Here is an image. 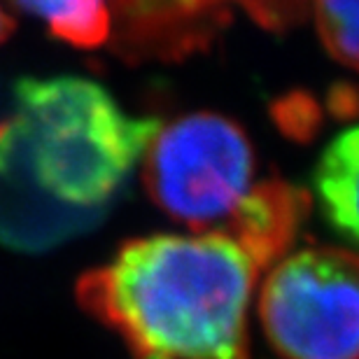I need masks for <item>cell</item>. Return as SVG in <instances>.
Here are the masks:
<instances>
[{
    "label": "cell",
    "instance_id": "obj_1",
    "mask_svg": "<svg viewBox=\"0 0 359 359\" xmlns=\"http://www.w3.org/2000/svg\"><path fill=\"white\" fill-rule=\"evenodd\" d=\"M262 269L222 231L154 233L82 273L77 301L135 359H250Z\"/></svg>",
    "mask_w": 359,
    "mask_h": 359
},
{
    "label": "cell",
    "instance_id": "obj_2",
    "mask_svg": "<svg viewBox=\"0 0 359 359\" xmlns=\"http://www.w3.org/2000/svg\"><path fill=\"white\" fill-rule=\"evenodd\" d=\"M7 121L21 161L47 196L73 210L105 212L159 131L131 117L110 91L77 75L21 77Z\"/></svg>",
    "mask_w": 359,
    "mask_h": 359
},
{
    "label": "cell",
    "instance_id": "obj_3",
    "mask_svg": "<svg viewBox=\"0 0 359 359\" xmlns=\"http://www.w3.org/2000/svg\"><path fill=\"white\" fill-rule=\"evenodd\" d=\"M255 149L238 121L217 112L177 117L147 145L142 182L168 217L222 231L252 189Z\"/></svg>",
    "mask_w": 359,
    "mask_h": 359
},
{
    "label": "cell",
    "instance_id": "obj_4",
    "mask_svg": "<svg viewBox=\"0 0 359 359\" xmlns=\"http://www.w3.org/2000/svg\"><path fill=\"white\" fill-rule=\"evenodd\" d=\"M259 322L280 359H359V255L304 248L269 269Z\"/></svg>",
    "mask_w": 359,
    "mask_h": 359
},
{
    "label": "cell",
    "instance_id": "obj_5",
    "mask_svg": "<svg viewBox=\"0 0 359 359\" xmlns=\"http://www.w3.org/2000/svg\"><path fill=\"white\" fill-rule=\"evenodd\" d=\"M231 0H110V47L131 66L182 63L231 26Z\"/></svg>",
    "mask_w": 359,
    "mask_h": 359
},
{
    "label": "cell",
    "instance_id": "obj_6",
    "mask_svg": "<svg viewBox=\"0 0 359 359\" xmlns=\"http://www.w3.org/2000/svg\"><path fill=\"white\" fill-rule=\"evenodd\" d=\"M105 212L73 210L47 196L21 161V154L0 121V243L12 250H49L100 224Z\"/></svg>",
    "mask_w": 359,
    "mask_h": 359
},
{
    "label": "cell",
    "instance_id": "obj_7",
    "mask_svg": "<svg viewBox=\"0 0 359 359\" xmlns=\"http://www.w3.org/2000/svg\"><path fill=\"white\" fill-rule=\"evenodd\" d=\"M311 210V194L280 177L264 180L245 194L222 229L257 262L262 271L290 255Z\"/></svg>",
    "mask_w": 359,
    "mask_h": 359
},
{
    "label": "cell",
    "instance_id": "obj_8",
    "mask_svg": "<svg viewBox=\"0 0 359 359\" xmlns=\"http://www.w3.org/2000/svg\"><path fill=\"white\" fill-rule=\"evenodd\" d=\"M313 189L334 231L359 245V126L325 147L313 170Z\"/></svg>",
    "mask_w": 359,
    "mask_h": 359
},
{
    "label": "cell",
    "instance_id": "obj_9",
    "mask_svg": "<svg viewBox=\"0 0 359 359\" xmlns=\"http://www.w3.org/2000/svg\"><path fill=\"white\" fill-rule=\"evenodd\" d=\"M40 21L49 33L77 49L110 42V0H12Z\"/></svg>",
    "mask_w": 359,
    "mask_h": 359
},
{
    "label": "cell",
    "instance_id": "obj_10",
    "mask_svg": "<svg viewBox=\"0 0 359 359\" xmlns=\"http://www.w3.org/2000/svg\"><path fill=\"white\" fill-rule=\"evenodd\" d=\"M322 45L343 66L359 70V0H313Z\"/></svg>",
    "mask_w": 359,
    "mask_h": 359
},
{
    "label": "cell",
    "instance_id": "obj_11",
    "mask_svg": "<svg viewBox=\"0 0 359 359\" xmlns=\"http://www.w3.org/2000/svg\"><path fill=\"white\" fill-rule=\"evenodd\" d=\"M271 114L280 131H283L287 138L299 140V142L313 140L320 131L322 119H325V112H322L320 103L311 93H304V91L287 93L285 98L276 100L271 107Z\"/></svg>",
    "mask_w": 359,
    "mask_h": 359
},
{
    "label": "cell",
    "instance_id": "obj_12",
    "mask_svg": "<svg viewBox=\"0 0 359 359\" xmlns=\"http://www.w3.org/2000/svg\"><path fill=\"white\" fill-rule=\"evenodd\" d=\"M243 7L257 26L271 33H287L304 24L313 0H233Z\"/></svg>",
    "mask_w": 359,
    "mask_h": 359
},
{
    "label": "cell",
    "instance_id": "obj_13",
    "mask_svg": "<svg viewBox=\"0 0 359 359\" xmlns=\"http://www.w3.org/2000/svg\"><path fill=\"white\" fill-rule=\"evenodd\" d=\"M327 105L334 117H339V119L359 117V89L355 84H348V82L336 84L332 93H329Z\"/></svg>",
    "mask_w": 359,
    "mask_h": 359
},
{
    "label": "cell",
    "instance_id": "obj_14",
    "mask_svg": "<svg viewBox=\"0 0 359 359\" xmlns=\"http://www.w3.org/2000/svg\"><path fill=\"white\" fill-rule=\"evenodd\" d=\"M14 26H17V21H14L10 14L0 7V45H3V42L14 33Z\"/></svg>",
    "mask_w": 359,
    "mask_h": 359
}]
</instances>
